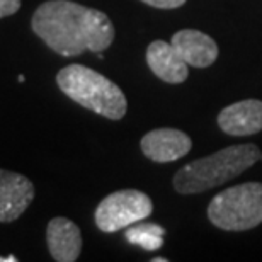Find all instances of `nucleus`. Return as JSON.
I'll return each mask as SVG.
<instances>
[{
  "instance_id": "f257e3e1",
  "label": "nucleus",
  "mask_w": 262,
  "mask_h": 262,
  "mask_svg": "<svg viewBox=\"0 0 262 262\" xmlns=\"http://www.w3.org/2000/svg\"><path fill=\"white\" fill-rule=\"evenodd\" d=\"M31 29L60 56L101 53L114 41V26L102 10L72 0H46L34 10Z\"/></svg>"
},
{
  "instance_id": "6e6552de",
  "label": "nucleus",
  "mask_w": 262,
  "mask_h": 262,
  "mask_svg": "<svg viewBox=\"0 0 262 262\" xmlns=\"http://www.w3.org/2000/svg\"><path fill=\"white\" fill-rule=\"evenodd\" d=\"M218 126L230 136H250L262 131V101L245 99L223 107L218 114Z\"/></svg>"
},
{
  "instance_id": "ddd939ff",
  "label": "nucleus",
  "mask_w": 262,
  "mask_h": 262,
  "mask_svg": "<svg viewBox=\"0 0 262 262\" xmlns=\"http://www.w3.org/2000/svg\"><path fill=\"white\" fill-rule=\"evenodd\" d=\"M146 5L154 9H162V10H172V9H179L182 7L187 0H140Z\"/></svg>"
},
{
  "instance_id": "39448f33",
  "label": "nucleus",
  "mask_w": 262,
  "mask_h": 262,
  "mask_svg": "<svg viewBox=\"0 0 262 262\" xmlns=\"http://www.w3.org/2000/svg\"><path fill=\"white\" fill-rule=\"evenodd\" d=\"M151 211L154 203L148 194L138 189H121L107 194L99 203L94 222L101 232L113 233L148 218Z\"/></svg>"
},
{
  "instance_id": "423d86ee",
  "label": "nucleus",
  "mask_w": 262,
  "mask_h": 262,
  "mask_svg": "<svg viewBox=\"0 0 262 262\" xmlns=\"http://www.w3.org/2000/svg\"><path fill=\"white\" fill-rule=\"evenodd\" d=\"M146 159L157 164H169L186 157L192 148L191 136L176 128H157L148 131L140 141Z\"/></svg>"
},
{
  "instance_id": "2eb2a0df",
  "label": "nucleus",
  "mask_w": 262,
  "mask_h": 262,
  "mask_svg": "<svg viewBox=\"0 0 262 262\" xmlns=\"http://www.w3.org/2000/svg\"><path fill=\"white\" fill-rule=\"evenodd\" d=\"M0 262H17V257L10 255V257H0Z\"/></svg>"
},
{
  "instance_id": "20e7f679",
  "label": "nucleus",
  "mask_w": 262,
  "mask_h": 262,
  "mask_svg": "<svg viewBox=\"0 0 262 262\" xmlns=\"http://www.w3.org/2000/svg\"><path fill=\"white\" fill-rule=\"evenodd\" d=\"M208 220L225 232H245L262 223V182H244L218 192L208 204Z\"/></svg>"
},
{
  "instance_id": "dca6fc26",
  "label": "nucleus",
  "mask_w": 262,
  "mask_h": 262,
  "mask_svg": "<svg viewBox=\"0 0 262 262\" xmlns=\"http://www.w3.org/2000/svg\"><path fill=\"white\" fill-rule=\"evenodd\" d=\"M151 262H167V259H164V257H155V259H151Z\"/></svg>"
},
{
  "instance_id": "9d476101",
  "label": "nucleus",
  "mask_w": 262,
  "mask_h": 262,
  "mask_svg": "<svg viewBox=\"0 0 262 262\" xmlns=\"http://www.w3.org/2000/svg\"><path fill=\"white\" fill-rule=\"evenodd\" d=\"M146 65L157 78L167 83H182L189 77V65L181 58L172 43L155 39L146 48Z\"/></svg>"
},
{
  "instance_id": "7ed1b4c3",
  "label": "nucleus",
  "mask_w": 262,
  "mask_h": 262,
  "mask_svg": "<svg viewBox=\"0 0 262 262\" xmlns=\"http://www.w3.org/2000/svg\"><path fill=\"white\" fill-rule=\"evenodd\" d=\"M60 91L78 106L119 121L126 116L128 101L124 92L113 80L85 65H68L56 73Z\"/></svg>"
},
{
  "instance_id": "9b49d317",
  "label": "nucleus",
  "mask_w": 262,
  "mask_h": 262,
  "mask_svg": "<svg viewBox=\"0 0 262 262\" xmlns=\"http://www.w3.org/2000/svg\"><path fill=\"white\" fill-rule=\"evenodd\" d=\"M46 244L56 262H75L82 252L80 228L72 220L56 216L46 227Z\"/></svg>"
},
{
  "instance_id": "1a4fd4ad",
  "label": "nucleus",
  "mask_w": 262,
  "mask_h": 262,
  "mask_svg": "<svg viewBox=\"0 0 262 262\" xmlns=\"http://www.w3.org/2000/svg\"><path fill=\"white\" fill-rule=\"evenodd\" d=\"M172 46L189 67L208 68L218 58V45L211 36L198 29H181L172 36Z\"/></svg>"
},
{
  "instance_id": "0eeeda50",
  "label": "nucleus",
  "mask_w": 262,
  "mask_h": 262,
  "mask_svg": "<svg viewBox=\"0 0 262 262\" xmlns=\"http://www.w3.org/2000/svg\"><path fill=\"white\" fill-rule=\"evenodd\" d=\"M34 196V184L28 177L0 169V223L19 220L33 203Z\"/></svg>"
},
{
  "instance_id": "f8f14e48",
  "label": "nucleus",
  "mask_w": 262,
  "mask_h": 262,
  "mask_svg": "<svg viewBox=\"0 0 262 262\" xmlns=\"http://www.w3.org/2000/svg\"><path fill=\"white\" fill-rule=\"evenodd\" d=\"M164 228L154 223H135L126 230V240L129 244L140 245L145 250H157L164 244Z\"/></svg>"
},
{
  "instance_id": "f03ea898",
  "label": "nucleus",
  "mask_w": 262,
  "mask_h": 262,
  "mask_svg": "<svg viewBox=\"0 0 262 262\" xmlns=\"http://www.w3.org/2000/svg\"><path fill=\"white\" fill-rule=\"evenodd\" d=\"M257 145H230L214 154L192 160L174 176V189L179 194H198L242 176L260 160Z\"/></svg>"
},
{
  "instance_id": "4468645a",
  "label": "nucleus",
  "mask_w": 262,
  "mask_h": 262,
  "mask_svg": "<svg viewBox=\"0 0 262 262\" xmlns=\"http://www.w3.org/2000/svg\"><path fill=\"white\" fill-rule=\"evenodd\" d=\"M23 0H0V19L19 12Z\"/></svg>"
},
{
  "instance_id": "f3484780",
  "label": "nucleus",
  "mask_w": 262,
  "mask_h": 262,
  "mask_svg": "<svg viewBox=\"0 0 262 262\" xmlns=\"http://www.w3.org/2000/svg\"><path fill=\"white\" fill-rule=\"evenodd\" d=\"M260 160H262V154H260Z\"/></svg>"
}]
</instances>
